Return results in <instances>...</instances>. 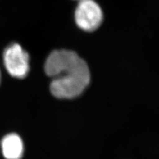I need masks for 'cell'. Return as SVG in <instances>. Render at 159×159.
Returning <instances> with one entry per match:
<instances>
[{"label":"cell","instance_id":"6da1fadb","mask_svg":"<svg viewBox=\"0 0 159 159\" xmlns=\"http://www.w3.org/2000/svg\"><path fill=\"white\" fill-rule=\"evenodd\" d=\"M44 71L52 78L50 85L52 94L60 99L81 95L90 81L86 62L78 54L68 50H57L50 54Z\"/></svg>","mask_w":159,"mask_h":159},{"label":"cell","instance_id":"7a4b0ae2","mask_svg":"<svg viewBox=\"0 0 159 159\" xmlns=\"http://www.w3.org/2000/svg\"><path fill=\"white\" fill-rule=\"evenodd\" d=\"M74 18L79 28L92 32L101 25L103 15L100 6L94 0H80Z\"/></svg>","mask_w":159,"mask_h":159},{"label":"cell","instance_id":"3957f363","mask_svg":"<svg viewBox=\"0 0 159 159\" xmlns=\"http://www.w3.org/2000/svg\"><path fill=\"white\" fill-rule=\"evenodd\" d=\"M4 64L10 75L17 78H24L29 70V57L17 43L8 47L4 52Z\"/></svg>","mask_w":159,"mask_h":159},{"label":"cell","instance_id":"277c9868","mask_svg":"<svg viewBox=\"0 0 159 159\" xmlns=\"http://www.w3.org/2000/svg\"><path fill=\"white\" fill-rule=\"evenodd\" d=\"M2 154L6 159H21L24 147L21 138L16 133L5 136L2 141Z\"/></svg>","mask_w":159,"mask_h":159},{"label":"cell","instance_id":"5b68a950","mask_svg":"<svg viewBox=\"0 0 159 159\" xmlns=\"http://www.w3.org/2000/svg\"><path fill=\"white\" fill-rule=\"evenodd\" d=\"M0 77H1V74H0Z\"/></svg>","mask_w":159,"mask_h":159}]
</instances>
